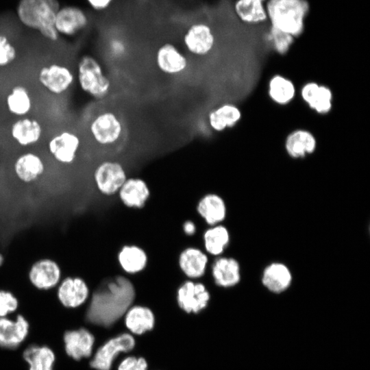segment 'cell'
I'll list each match as a JSON object with an SVG mask.
<instances>
[{
	"mask_svg": "<svg viewBox=\"0 0 370 370\" xmlns=\"http://www.w3.org/2000/svg\"><path fill=\"white\" fill-rule=\"evenodd\" d=\"M135 289L130 280L118 275L107 280L94 293L87 312V320L110 327L130 308Z\"/></svg>",
	"mask_w": 370,
	"mask_h": 370,
	"instance_id": "6da1fadb",
	"label": "cell"
},
{
	"mask_svg": "<svg viewBox=\"0 0 370 370\" xmlns=\"http://www.w3.org/2000/svg\"><path fill=\"white\" fill-rule=\"evenodd\" d=\"M58 0H20L16 14L25 27L38 31L46 39L56 42L60 38L55 27Z\"/></svg>",
	"mask_w": 370,
	"mask_h": 370,
	"instance_id": "7a4b0ae2",
	"label": "cell"
},
{
	"mask_svg": "<svg viewBox=\"0 0 370 370\" xmlns=\"http://www.w3.org/2000/svg\"><path fill=\"white\" fill-rule=\"evenodd\" d=\"M265 8L271 27L294 38L303 33L310 10L307 0H267Z\"/></svg>",
	"mask_w": 370,
	"mask_h": 370,
	"instance_id": "3957f363",
	"label": "cell"
},
{
	"mask_svg": "<svg viewBox=\"0 0 370 370\" xmlns=\"http://www.w3.org/2000/svg\"><path fill=\"white\" fill-rule=\"evenodd\" d=\"M75 81L80 90L96 101L106 98L112 89L110 79L99 61L90 54L80 56L75 67Z\"/></svg>",
	"mask_w": 370,
	"mask_h": 370,
	"instance_id": "277c9868",
	"label": "cell"
},
{
	"mask_svg": "<svg viewBox=\"0 0 370 370\" xmlns=\"http://www.w3.org/2000/svg\"><path fill=\"white\" fill-rule=\"evenodd\" d=\"M125 127L121 118L110 110L96 112L88 123L90 140L101 147L116 145L123 136Z\"/></svg>",
	"mask_w": 370,
	"mask_h": 370,
	"instance_id": "5b68a950",
	"label": "cell"
},
{
	"mask_svg": "<svg viewBox=\"0 0 370 370\" xmlns=\"http://www.w3.org/2000/svg\"><path fill=\"white\" fill-rule=\"evenodd\" d=\"M36 79L42 88L49 94L62 96L73 86L75 73L65 63H47L40 66L37 71Z\"/></svg>",
	"mask_w": 370,
	"mask_h": 370,
	"instance_id": "8992f818",
	"label": "cell"
},
{
	"mask_svg": "<svg viewBox=\"0 0 370 370\" xmlns=\"http://www.w3.org/2000/svg\"><path fill=\"white\" fill-rule=\"evenodd\" d=\"M81 147L80 136L71 129L61 130L53 134L46 145L50 156L63 165H70L75 162Z\"/></svg>",
	"mask_w": 370,
	"mask_h": 370,
	"instance_id": "52a82bcc",
	"label": "cell"
},
{
	"mask_svg": "<svg viewBox=\"0 0 370 370\" xmlns=\"http://www.w3.org/2000/svg\"><path fill=\"white\" fill-rule=\"evenodd\" d=\"M93 177L97 189L107 195L119 191L127 179L122 164L110 160L102 161L97 166Z\"/></svg>",
	"mask_w": 370,
	"mask_h": 370,
	"instance_id": "ba28073f",
	"label": "cell"
},
{
	"mask_svg": "<svg viewBox=\"0 0 370 370\" xmlns=\"http://www.w3.org/2000/svg\"><path fill=\"white\" fill-rule=\"evenodd\" d=\"M11 139L18 147L27 148L37 145L44 135V127L40 120L29 115L16 118L9 127Z\"/></svg>",
	"mask_w": 370,
	"mask_h": 370,
	"instance_id": "9c48e42d",
	"label": "cell"
},
{
	"mask_svg": "<svg viewBox=\"0 0 370 370\" xmlns=\"http://www.w3.org/2000/svg\"><path fill=\"white\" fill-rule=\"evenodd\" d=\"M183 44L190 54L203 57L214 48L215 37L212 28L205 23L191 25L183 36Z\"/></svg>",
	"mask_w": 370,
	"mask_h": 370,
	"instance_id": "30bf717a",
	"label": "cell"
},
{
	"mask_svg": "<svg viewBox=\"0 0 370 370\" xmlns=\"http://www.w3.org/2000/svg\"><path fill=\"white\" fill-rule=\"evenodd\" d=\"M134 345L135 341L129 334L111 338L97 350L90 366L96 370H110L112 362L119 353L130 352Z\"/></svg>",
	"mask_w": 370,
	"mask_h": 370,
	"instance_id": "8fae6325",
	"label": "cell"
},
{
	"mask_svg": "<svg viewBox=\"0 0 370 370\" xmlns=\"http://www.w3.org/2000/svg\"><path fill=\"white\" fill-rule=\"evenodd\" d=\"M28 278L36 288L48 291L60 284L62 270L56 261L50 258H43L37 260L31 266Z\"/></svg>",
	"mask_w": 370,
	"mask_h": 370,
	"instance_id": "7c38bea8",
	"label": "cell"
},
{
	"mask_svg": "<svg viewBox=\"0 0 370 370\" xmlns=\"http://www.w3.org/2000/svg\"><path fill=\"white\" fill-rule=\"evenodd\" d=\"M209 299L210 294L201 283L186 281L177 290L178 305L188 313L199 312L207 306Z\"/></svg>",
	"mask_w": 370,
	"mask_h": 370,
	"instance_id": "4fadbf2b",
	"label": "cell"
},
{
	"mask_svg": "<svg viewBox=\"0 0 370 370\" xmlns=\"http://www.w3.org/2000/svg\"><path fill=\"white\" fill-rule=\"evenodd\" d=\"M155 60L158 70L167 75L181 74L188 66L187 57L171 42L164 43L157 49Z\"/></svg>",
	"mask_w": 370,
	"mask_h": 370,
	"instance_id": "5bb4252c",
	"label": "cell"
},
{
	"mask_svg": "<svg viewBox=\"0 0 370 370\" xmlns=\"http://www.w3.org/2000/svg\"><path fill=\"white\" fill-rule=\"evenodd\" d=\"M57 296L61 304L68 308L82 305L89 296L86 282L79 277H66L58 285Z\"/></svg>",
	"mask_w": 370,
	"mask_h": 370,
	"instance_id": "9a60e30c",
	"label": "cell"
},
{
	"mask_svg": "<svg viewBox=\"0 0 370 370\" xmlns=\"http://www.w3.org/2000/svg\"><path fill=\"white\" fill-rule=\"evenodd\" d=\"M86 14L80 8L67 5L60 8L57 12L55 27L58 34L74 36L88 25Z\"/></svg>",
	"mask_w": 370,
	"mask_h": 370,
	"instance_id": "2e32d148",
	"label": "cell"
},
{
	"mask_svg": "<svg viewBox=\"0 0 370 370\" xmlns=\"http://www.w3.org/2000/svg\"><path fill=\"white\" fill-rule=\"evenodd\" d=\"M45 168L42 157L31 150L18 154L13 163L15 175L24 183H31L37 180L43 175Z\"/></svg>",
	"mask_w": 370,
	"mask_h": 370,
	"instance_id": "e0dca14e",
	"label": "cell"
},
{
	"mask_svg": "<svg viewBox=\"0 0 370 370\" xmlns=\"http://www.w3.org/2000/svg\"><path fill=\"white\" fill-rule=\"evenodd\" d=\"M29 323L25 318L18 314L15 321L0 318V346L8 349L16 348L26 338Z\"/></svg>",
	"mask_w": 370,
	"mask_h": 370,
	"instance_id": "ac0fdd59",
	"label": "cell"
},
{
	"mask_svg": "<svg viewBox=\"0 0 370 370\" xmlns=\"http://www.w3.org/2000/svg\"><path fill=\"white\" fill-rule=\"evenodd\" d=\"M300 94L304 101L316 112L327 114L331 110L333 95L327 86L309 82L302 86Z\"/></svg>",
	"mask_w": 370,
	"mask_h": 370,
	"instance_id": "d6986e66",
	"label": "cell"
},
{
	"mask_svg": "<svg viewBox=\"0 0 370 370\" xmlns=\"http://www.w3.org/2000/svg\"><path fill=\"white\" fill-rule=\"evenodd\" d=\"M5 104L8 112L16 119L29 115L34 100L29 88L25 84H17L7 93Z\"/></svg>",
	"mask_w": 370,
	"mask_h": 370,
	"instance_id": "ffe728a7",
	"label": "cell"
},
{
	"mask_svg": "<svg viewBox=\"0 0 370 370\" xmlns=\"http://www.w3.org/2000/svg\"><path fill=\"white\" fill-rule=\"evenodd\" d=\"M66 354L75 360L88 357L92 350L94 336L86 329L66 332L64 335Z\"/></svg>",
	"mask_w": 370,
	"mask_h": 370,
	"instance_id": "44dd1931",
	"label": "cell"
},
{
	"mask_svg": "<svg viewBox=\"0 0 370 370\" xmlns=\"http://www.w3.org/2000/svg\"><path fill=\"white\" fill-rule=\"evenodd\" d=\"M293 280L288 267L282 262H272L267 265L262 275V283L269 291L280 293L286 291Z\"/></svg>",
	"mask_w": 370,
	"mask_h": 370,
	"instance_id": "7402d4cb",
	"label": "cell"
},
{
	"mask_svg": "<svg viewBox=\"0 0 370 370\" xmlns=\"http://www.w3.org/2000/svg\"><path fill=\"white\" fill-rule=\"evenodd\" d=\"M212 274L217 285L224 288L234 286L241 280L239 263L233 258H219L212 264Z\"/></svg>",
	"mask_w": 370,
	"mask_h": 370,
	"instance_id": "603a6c76",
	"label": "cell"
},
{
	"mask_svg": "<svg viewBox=\"0 0 370 370\" xmlns=\"http://www.w3.org/2000/svg\"><path fill=\"white\" fill-rule=\"evenodd\" d=\"M284 146L287 153L291 158H300L315 151L317 140L310 132L298 129L287 136Z\"/></svg>",
	"mask_w": 370,
	"mask_h": 370,
	"instance_id": "cb8c5ba5",
	"label": "cell"
},
{
	"mask_svg": "<svg viewBox=\"0 0 370 370\" xmlns=\"http://www.w3.org/2000/svg\"><path fill=\"white\" fill-rule=\"evenodd\" d=\"M122 202L131 208L143 207L149 197L147 183L141 178H128L119 190Z\"/></svg>",
	"mask_w": 370,
	"mask_h": 370,
	"instance_id": "d4e9b609",
	"label": "cell"
},
{
	"mask_svg": "<svg viewBox=\"0 0 370 370\" xmlns=\"http://www.w3.org/2000/svg\"><path fill=\"white\" fill-rule=\"evenodd\" d=\"M241 111L233 103H223L212 110L208 114V122L215 132L233 127L241 119Z\"/></svg>",
	"mask_w": 370,
	"mask_h": 370,
	"instance_id": "484cf974",
	"label": "cell"
},
{
	"mask_svg": "<svg viewBox=\"0 0 370 370\" xmlns=\"http://www.w3.org/2000/svg\"><path fill=\"white\" fill-rule=\"evenodd\" d=\"M208 259L201 250L188 247L179 257V265L183 273L190 278L201 277L206 271Z\"/></svg>",
	"mask_w": 370,
	"mask_h": 370,
	"instance_id": "4316f807",
	"label": "cell"
},
{
	"mask_svg": "<svg viewBox=\"0 0 370 370\" xmlns=\"http://www.w3.org/2000/svg\"><path fill=\"white\" fill-rule=\"evenodd\" d=\"M197 212L210 225H218L226 216V206L223 199L217 194L204 196L197 204Z\"/></svg>",
	"mask_w": 370,
	"mask_h": 370,
	"instance_id": "83f0119b",
	"label": "cell"
},
{
	"mask_svg": "<svg viewBox=\"0 0 370 370\" xmlns=\"http://www.w3.org/2000/svg\"><path fill=\"white\" fill-rule=\"evenodd\" d=\"M265 1L267 0H236L234 5V12L243 23H263L267 20Z\"/></svg>",
	"mask_w": 370,
	"mask_h": 370,
	"instance_id": "f1b7e54d",
	"label": "cell"
},
{
	"mask_svg": "<svg viewBox=\"0 0 370 370\" xmlns=\"http://www.w3.org/2000/svg\"><path fill=\"white\" fill-rule=\"evenodd\" d=\"M125 325L134 334H142L151 330L155 323L153 312L147 307L136 306L127 310Z\"/></svg>",
	"mask_w": 370,
	"mask_h": 370,
	"instance_id": "f546056e",
	"label": "cell"
},
{
	"mask_svg": "<svg viewBox=\"0 0 370 370\" xmlns=\"http://www.w3.org/2000/svg\"><path fill=\"white\" fill-rule=\"evenodd\" d=\"M268 94L275 103L284 106L293 100L296 95V88L294 83L288 78L275 75L269 82Z\"/></svg>",
	"mask_w": 370,
	"mask_h": 370,
	"instance_id": "4dcf8cb0",
	"label": "cell"
},
{
	"mask_svg": "<svg viewBox=\"0 0 370 370\" xmlns=\"http://www.w3.org/2000/svg\"><path fill=\"white\" fill-rule=\"evenodd\" d=\"M119 262L128 273H136L145 269L147 256L145 251L136 245H125L119 253Z\"/></svg>",
	"mask_w": 370,
	"mask_h": 370,
	"instance_id": "1f68e13d",
	"label": "cell"
},
{
	"mask_svg": "<svg viewBox=\"0 0 370 370\" xmlns=\"http://www.w3.org/2000/svg\"><path fill=\"white\" fill-rule=\"evenodd\" d=\"M23 357L29 370H53L55 355L46 346L32 345L25 350Z\"/></svg>",
	"mask_w": 370,
	"mask_h": 370,
	"instance_id": "d6a6232c",
	"label": "cell"
},
{
	"mask_svg": "<svg viewBox=\"0 0 370 370\" xmlns=\"http://www.w3.org/2000/svg\"><path fill=\"white\" fill-rule=\"evenodd\" d=\"M204 241L206 250L212 255L218 256L229 244L230 234L225 226L215 225L204 232Z\"/></svg>",
	"mask_w": 370,
	"mask_h": 370,
	"instance_id": "836d02e7",
	"label": "cell"
},
{
	"mask_svg": "<svg viewBox=\"0 0 370 370\" xmlns=\"http://www.w3.org/2000/svg\"><path fill=\"white\" fill-rule=\"evenodd\" d=\"M268 41L274 50L280 54H284L289 50L294 41V37L271 26L267 35Z\"/></svg>",
	"mask_w": 370,
	"mask_h": 370,
	"instance_id": "e575fe53",
	"label": "cell"
},
{
	"mask_svg": "<svg viewBox=\"0 0 370 370\" xmlns=\"http://www.w3.org/2000/svg\"><path fill=\"white\" fill-rule=\"evenodd\" d=\"M17 49L9 38L0 34V69L10 66L17 58Z\"/></svg>",
	"mask_w": 370,
	"mask_h": 370,
	"instance_id": "d590c367",
	"label": "cell"
},
{
	"mask_svg": "<svg viewBox=\"0 0 370 370\" xmlns=\"http://www.w3.org/2000/svg\"><path fill=\"white\" fill-rule=\"evenodd\" d=\"M18 306V299L10 291L0 290V318L16 310Z\"/></svg>",
	"mask_w": 370,
	"mask_h": 370,
	"instance_id": "8d00e7d4",
	"label": "cell"
},
{
	"mask_svg": "<svg viewBox=\"0 0 370 370\" xmlns=\"http://www.w3.org/2000/svg\"><path fill=\"white\" fill-rule=\"evenodd\" d=\"M147 363L143 358L130 356L125 358L119 365L118 370H147Z\"/></svg>",
	"mask_w": 370,
	"mask_h": 370,
	"instance_id": "74e56055",
	"label": "cell"
},
{
	"mask_svg": "<svg viewBox=\"0 0 370 370\" xmlns=\"http://www.w3.org/2000/svg\"><path fill=\"white\" fill-rule=\"evenodd\" d=\"M88 3L95 10L108 8L114 0H86Z\"/></svg>",
	"mask_w": 370,
	"mask_h": 370,
	"instance_id": "f35d334b",
	"label": "cell"
},
{
	"mask_svg": "<svg viewBox=\"0 0 370 370\" xmlns=\"http://www.w3.org/2000/svg\"><path fill=\"white\" fill-rule=\"evenodd\" d=\"M184 231L188 235H192L195 232V225L193 221H187L184 223Z\"/></svg>",
	"mask_w": 370,
	"mask_h": 370,
	"instance_id": "ab89813d",
	"label": "cell"
},
{
	"mask_svg": "<svg viewBox=\"0 0 370 370\" xmlns=\"http://www.w3.org/2000/svg\"><path fill=\"white\" fill-rule=\"evenodd\" d=\"M4 262V257L2 254L0 253V267L2 266Z\"/></svg>",
	"mask_w": 370,
	"mask_h": 370,
	"instance_id": "60d3db41",
	"label": "cell"
}]
</instances>
